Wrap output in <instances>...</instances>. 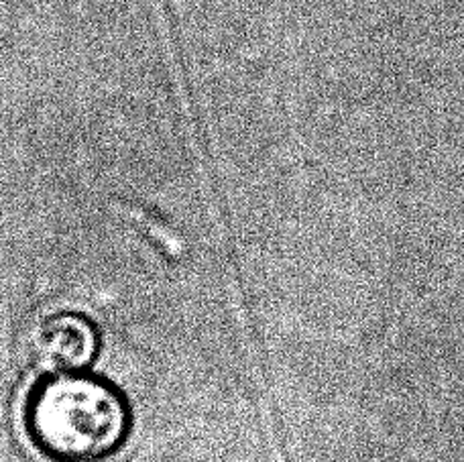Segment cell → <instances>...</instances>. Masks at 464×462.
Masks as SVG:
<instances>
[{"label": "cell", "mask_w": 464, "mask_h": 462, "mask_svg": "<svg viewBox=\"0 0 464 462\" xmlns=\"http://www.w3.org/2000/svg\"><path fill=\"white\" fill-rule=\"evenodd\" d=\"M130 414L112 385L80 373H57L35 385L24 403V430L49 462H104L129 438Z\"/></svg>", "instance_id": "cell-1"}, {"label": "cell", "mask_w": 464, "mask_h": 462, "mask_svg": "<svg viewBox=\"0 0 464 462\" xmlns=\"http://www.w3.org/2000/svg\"><path fill=\"white\" fill-rule=\"evenodd\" d=\"M24 357L44 373H76L98 351L96 328L80 313H49L24 334Z\"/></svg>", "instance_id": "cell-2"}]
</instances>
